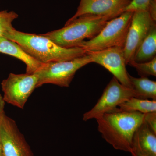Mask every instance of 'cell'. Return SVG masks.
I'll use <instances>...</instances> for the list:
<instances>
[{
  "label": "cell",
  "instance_id": "5bb4252c",
  "mask_svg": "<svg viewBox=\"0 0 156 156\" xmlns=\"http://www.w3.org/2000/svg\"><path fill=\"white\" fill-rule=\"evenodd\" d=\"M156 24L154 23L149 32L136 50L133 61L137 62L149 61L156 57Z\"/></svg>",
  "mask_w": 156,
  "mask_h": 156
},
{
  "label": "cell",
  "instance_id": "9a60e30c",
  "mask_svg": "<svg viewBox=\"0 0 156 156\" xmlns=\"http://www.w3.org/2000/svg\"><path fill=\"white\" fill-rule=\"evenodd\" d=\"M134 97L142 99L156 100V82L146 77L135 78L128 74Z\"/></svg>",
  "mask_w": 156,
  "mask_h": 156
},
{
  "label": "cell",
  "instance_id": "30bf717a",
  "mask_svg": "<svg viewBox=\"0 0 156 156\" xmlns=\"http://www.w3.org/2000/svg\"><path fill=\"white\" fill-rule=\"evenodd\" d=\"M155 23L151 18L147 11H136L133 13L126 44L123 48L126 64L133 61L136 50Z\"/></svg>",
  "mask_w": 156,
  "mask_h": 156
},
{
  "label": "cell",
  "instance_id": "52a82bcc",
  "mask_svg": "<svg viewBox=\"0 0 156 156\" xmlns=\"http://www.w3.org/2000/svg\"><path fill=\"white\" fill-rule=\"evenodd\" d=\"M132 97H134L133 89L124 86L113 77L95 106L84 114L83 120L97 119Z\"/></svg>",
  "mask_w": 156,
  "mask_h": 156
},
{
  "label": "cell",
  "instance_id": "3957f363",
  "mask_svg": "<svg viewBox=\"0 0 156 156\" xmlns=\"http://www.w3.org/2000/svg\"><path fill=\"white\" fill-rule=\"evenodd\" d=\"M112 19L108 16L83 15L67 21L62 28L42 35L62 48H76L86 39L90 40L97 36Z\"/></svg>",
  "mask_w": 156,
  "mask_h": 156
},
{
  "label": "cell",
  "instance_id": "d6986e66",
  "mask_svg": "<svg viewBox=\"0 0 156 156\" xmlns=\"http://www.w3.org/2000/svg\"><path fill=\"white\" fill-rule=\"evenodd\" d=\"M151 0H131L130 4L125 9V11L134 12L136 11H147Z\"/></svg>",
  "mask_w": 156,
  "mask_h": 156
},
{
  "label": "cell",
  "instance_id": "8992f818",
  "mask_svg": "<svg viewBox=\"0 0 156 156\" xmlns=\"http://www.w3.org/2000/svg\"><path fill=\"white\" fill-rule=\"evenodd\" d=\"M38 80L36 73H11L1 84L5 102L23 108L29 98L37 88Z\"/></svg>",
  "mask_w": 156,
  "mask_h": 156
},
{
  "label": "cell",
  "instance_id": "6da1fadb",
  "mask_svg": "<svg viewBox=\"0 0 156 156\" xmlns=\"http://www.w3.org/2000/svg\"><path fill=\"white\" fill-rule=\"evenodd\" d=\"M144 116L139 112L123 111L116 108L96 119L98 128L115 149L131 153L134 133L144 122Z\"/></svg>",
  "mask_w": 156,
  "mask_h": 156
},
{
  "label": "cell",
  "instance_id": "44dd1931",
  "mask_svg": "<svg viewBox=\"0 0 156 156\" xmlns=\"http://www.w3.org/2000/svg\"><path fill=\"white\" fill-rule=\"evenodd\" d=\"M147 11L151 18L156 22V0H151L148 6Z\"/></svg>",
  "mask_w": 156,
  "mask_h": 156
},
{
  "label": "cell",
  "instance_id": "603a6c76",
  "mask_svg": "<svg viewBox=\"0 0 156 156\" xmlns=\"http://www.w3.org/2000/svg\"><path fill=\"white\" fill-rule=\"evenodd\" d=\"M132 156H144L138 154L134 153H131Z\"/></svg>",
  "mask_w": 156,
  "mask_h": 156
},
{
  "label": "cell",
  "instance_id": "7a4b0ae2",
  "mask_svg": "<svg viewBox=\"0 0 156 156\" xmlns=\"http://www.w3.org/2000/svg\"><path fill=\"white\" fill-rule=\"evenodd\" d=\"M6 39L17 43L30 56L43 63L71 60L87 54L80 47L62 48L42 34L26 33L15 28Z\"/></svg>",
  "mask_w": 156,
  "mask_h": 156
},
{
  "label": "cell",
  "instance_id": "7402d4cb",
  "mask_svg": "<svg viewBox=\"0 0 156 156\" xmlns=\"http://www.w3.org/2000/svg\"><path fill=\"white\" fill-rule=\"evenodd\" d=\"M5 101L3 97L0 94V115L5 113Z\"/></svg>",
  "mask_w": 156,
  "mask_h": 156
},
{
  "label": "cell",
  "instance_id": "cb8c5ba5",
  "mask_svg": "<svg viewBox=\"0 0 156 156\" xmlns=\"http://www.w3.org/2000/svg\"><path fill=\"white\" fill-rule=\"evenodd\" d=\"M0 156H2V149H1V143H0Z\"/></svg>",
  "mask_w": 156,
  "mask_h": 156
},
{
  "label": "cell",
  "instance_id": "277c9868",
  "mask_svg": "<svg viewBox=\"0 0 156 156\" xmlns=\"http://www.w3.org/2000/svg\"><path fill=\"white\" fill-rule=\"evenodd\" d=\"M134 12L125 11L111 20L95 37L79 45L86 53L113 48H124Z\"/></svg>",
  "mask_w": 156,
  "mask_h": 156
},
{
  "label": "cell",
  "instance_id": "ba28073f",
  "mask_svg": "<svg viewBox=\"0 0 156 156\" xmlns=\"http://www.w3.org/2000/svg\"><path fill=\"white\" fill-rule=\"evenodd\" d=\"M0 143L2 156H34L16 122L5 113L0 115Z\"/></svg>",
  "mask_w": 156,
  "mask_h": 156
},
{
  "label": "cell",
  "instance_id": "2e32d148",
  "mask_svg": "<svg viewBox=\"0 0 156 156\" xmlns=\"http://www.w3.org/2000/svg\"><path fill=\"white\" fill-rule=\"evenodd\" d=\"M118 107L123 111L137 112L145 114L156 112V100L132 97L121 104Z\"/></svg>",
  "mask_w": 156,
  "mask_h": 156
},
{
  "label": "cell",
  "instance_id": "5b68a950",
  "mask_svg": "<svg viewBox=\"0 0 156 156\" xmlns=\"http://www.w3.org/2000/svg\"><path fill=\"white\" fill-rule=\"evenodd\" d=\"M91 62L92 58L87 53L71 60L44 63L35 73L38 78L37 88L45 84L69 87L78 70Z\"/></svg>",
  "mask_w": 156,
  "mask_h": 156
},
{
  "label": "cell",
  "instance_id": "9c48e42d",
  "mask_svg": "<svg viewBox=\"0 0 156 156\" xmlns=\"http://www.w3.org/2000/svg\"><path fill=\"white\" fill-rule=\"evenodd\" d=\"M87 53L91 57L92 62L103 66L121 84L132 89L126 69L123 48L113 47Z\"/></svg>",
  "mask_w": 156,
  "mask_h": 156
},
{
  "label": "cell",
  "instance_id": "ffe728a7",
  "mask_svg": "<svg viewBox=\"0 0 156 156\" xmlns=\"http://www.w3.org/2000/svg\"><path fill=\"white\" fill-rule=\"evenodd\" d=\"M144 121L156 134V112L145 114Z\"/></svg>",
  "mask_w": 156,
  "mask_h": 156
},
{
  "label": "cell",
  "instance_id": "8fae6325",
  "mask_svg": "<svg viewBox=\"0 0 156 156\" xmlns=\"http://www.w3.org/2000/svg\"><path fill=\"white\" fill-rule=\"evenodd\" d=\"M131 0H80L76 14L67 21L85 15L108 16L114 18L124 12Z\"/></svg>",
  "mask_w": 156,
  "mask_h": 156
},
{
  "label": "cell",
  "instance_id": "4fadbf2b",
  "mask_svg": "<svg viewBox=\"0 0 156 156\" xmlns=\"http://www.w3.org/2000/svg\"><path fill=\"white\" fill-rule=\"evenodd\" d=\"M0 53L14 56L26 65L27 73H35L44 63L30 56L18 44L9 39L0 38Z\"/></svg>",
  "mask_w": 156,
  "mask_h": 156
},
{
  "label": "cell",
  "instance_id": "e0dca14e",
  "mask_svg": "<svg viewBox=\"0 0 156 156\" xmlns=\"http://www.w3.org/2000/svg\"><path fill=\"white\" fill-rule=\"evenodd\" d=\"M18 17V14L14 11H0V38H6L8 35L14 29L12 22Z\"/></svg>",
  "mask_w": 156,
  "mask_h": 156
},
{
  "label": "cell",
  "instance_id": "7c38bea8",
  "mask_svg": "<svg viewBox=\"0 0 156 156\" xmlns=\"http://www.w3.org/2000/svg\"><path fill=\"white\" fill-rule=\"evenodd\" d=\"M131 153L144 156H156V134L144 121L134 133Z\"/></svg>",
  "mask_w": 156,
  "mask_h": 156
},
{
  "label": "cell",
  "instance_id": "ac0fdd59",
  "mask_svg": "<svg viewBox=\"0 0 156 156\" xmlns=\"http://www.w3.org/2000/svg\"><path fill=\"white\" fill-rule=\"evenodd\" d=\"M136 69L140 76L146 77L149 76H156V57L149 61L137 62L134 61L129 63Z\"/></svg>",
  "mask_w": 156,
  "mask_h": 156
}]
</instances>
